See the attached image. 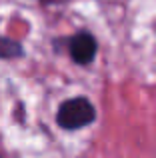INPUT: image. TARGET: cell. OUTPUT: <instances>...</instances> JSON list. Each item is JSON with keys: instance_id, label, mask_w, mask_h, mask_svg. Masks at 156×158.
I'll return each mask as SVG.
<instances>
[{"instance_id": "1", "label": "cell", "mask_w": 156, "mask_h": 158, "mask_svg": "<svg viewBox=\"0 0 156 158\" xmlns=\"http://www.w3.org/2000/svg\"><path fill=\"white\" fill-rule=\"evenodd\" d=\"M94 118H96L94 106L86 98H70L58 108V124L66 130L84 128Z\"/></svg>"}, {"instance_id": "4", "label": "cell", "mask_w": 156, "mask_h": 158, "mask_svg": "<svg viewBox=\"0 0 156 158\" xmlns=\"http://www.w3.org/2000/svg\"><path fill=\"white\" fill-rule=\"evenodd\" d=\"M0 158H4V156H2V154H0Z\"/></svg>"}, {"instance_id": "2", "label": "cell", "mask_w": 156, "mask_h": 158, "mask_svg": "<svg viewBox=\"0 0 156 158\" xmlns=\"http://www.w3.org/2000/svg\"><path fill=\"white\" fill-rule=\"evenodd\" d=\"M68 48H70V56L72 60L78 62V64L86 66L94 60L96 56V40L88 34V32H80V34H74L68 42Z\"/></svg>"}, {"instance_id": "3", "label": "cell", "mask_w": 156, "mask_h": 158, "mask_svg": "<svg viewBox=\"0 0 156 158\" xmlns=\"http://www.w3.org/2000/svg\"><path fill=\"white\" fill-rule=\"evenodd\" d=\"M18 54H20V44H16L14 40L0 38V56L10 58V56H18Z\"/></svg>"}]
</instances>
